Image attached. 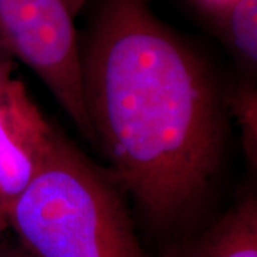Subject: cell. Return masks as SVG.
Here are the masks:
<instances>
[{
	"mask_svg": "<svg viewBox=\"0 0 257 257\" xmlns=\"http://www.w3.org/2000/svg\"><path fill=\"white\" fill-rule=\"evenodd\" d=\"M3 229V227H0ZM0 257H26L23 253L20 251H16L13 248L10 247L9 244L3 240V237L0 236Z\"/></svg>",
	"mask_w": 257,
	"mask_h": 257,
	"instance_id": "10",
	"label": "cell"
},
{
	"mask_svg": "<svg viewBox=\"0 0 257 257\" xmlns=\"http://www.w3.org/2000/svg\"><path fill=\"white\" fill-rule=\"evenodd\" d=\"M66 2H67V3H69V6H70V2H72V0H66ZM70 9H72V6H70ZM73 10V9H72Z\"/></svg>",
	"mask_w": 257,
	"mask_h": 257,
	"instance_id": "11",
	"label": "cell"
},
{
	"mask_svg": "<svg viewBox=\"0 0 257 257\" xmlns=\"http://www.w3.org/2000/svg\"><path fill=\"white\" fill-rule=\"evenodd\" d=\"M231 113L241 128L243 146L248 160L256 163L257 152V92L250 83H243L231 90L229 97Z\"/></svg>",
	"mask_w": 257,
	"mask_h": 257,
	"instance_id": "7",
	"label": "cell"
},
{
	"mask_svg": "<svg viewBox=\"0 0 257 257\" xmlns=\"http://www.w3.org/2000/svg\"><path fill=\"white\" fill-rule=\"evenodd\" d=\"M214 15L240 64L248 70H256L257 0H231Z\"/></svg>",
	"mask_w": 257,
	"mask_h": 257,
	"instance_id": "6",
	"label": "cell"
},
{
	"mask_svg": "<svg viewBox=\"0 0 257 257\" xmlns=\"http://www.w3.org/2000/svg\"><path fill=\"white\" fill-rule=\"evenodd\" d=\"M72 12L66 0H0V52L35 72L83 136L92 140Z\"/></svg>",
	"mask_w": 257,
	"mask_h": 257,
	"instance_id": "3",
	"label": "cell"
},
{
	"mask_svg": "<svg viewBox=\"0 0 257 257\" xmlns=\"http://www.w3.org/2000/svg\"><path fill=\"white\" fill-rule=\"evenodd\" d=\"M197 2L202 5L203 8H206V9L209 10V12L216 13V12H219L223 6H226L231 0H197Z\"/></svg>",
	"mask_w": 257,
	"mask_h": 257,
	"instance_id": "9",
	"label": "cell"
},
{
	"mask_svg": "<svg viewBox=\"0 0 257 257\" xmlns=\"http://www.w3.org/2000/svg\"><path fill=\"white\" fill-rule=\"evenodd\" d=\"M166 257H257V202L246 194L200 234Z\"/></svg>",
	"mask_w": 257,
	"mask_h": 257,
	"instance_id": "5",
	"label": "cell"
},
{
	"mask_svg": "<svg viewBox=\"0 0 257 257\" xmlns=\"http://www.w3.org/2000/svg\"><path fill=\"white\" fill-rule=\"evenodd\" d=\"M56 136L25 84L13 77L0 92V227L40 172Z\"/></svg>",
	"mask_w": 257,
	"mask_h": 257,
	"instance_id": "4",
	"label": "cell"
},
{
	"mask_svg": "<svg viewBox=\"0 0 257 257\" xmlns=\"http://www.w3.org/2000/svg\"><path fill=\"white\" fill-rule=\"evenodd\" d=\"M117 183L57 133L3 227L26 257H145Z\"/></svg>",
	"mask_w": 257,
	"mask_h": 257,
	"instance_id": "2",
	"label": "cell"
},
{
	"mask_svg": "<svg viewBox=\"0 0 257 257\" xmlns=\"http://www.w3.org/2000/svg\"><path fill=\"white\" fill-rule=\"evenodd\" d=\"M15 60L0 52V92L5 89V86L15 77Z\"/></svg>",
	"mask_w": 257,
	"mask_h": 257,
	"instance_id": "8",
	"label": "cell"
},
{
	"mask_svg": "<svg viewBox=\"0 0 257 257\" xmlns=\"http://www.w3.org/2000/svg\"><path fill=\"white\" fill-rule=\"evenodd\" d=\"M80 57L90 135L111 177L156 227L182 220L221 157L223 103L209 69L147 0H103Z\"/></svg>",
	"mask_w": 257,
	"mask_h": 257,
	"instance_id": "1",
	"label": "cell"
}]
</instances>
